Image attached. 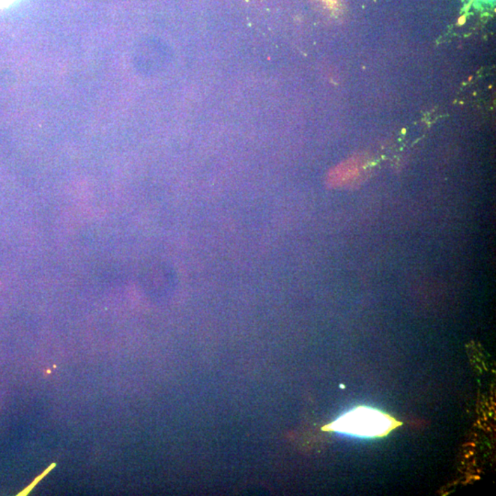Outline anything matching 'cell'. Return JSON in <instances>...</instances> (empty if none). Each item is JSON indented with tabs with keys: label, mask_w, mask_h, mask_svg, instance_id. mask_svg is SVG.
Listing matches in <instances>:
<instances>
[{
	"label": "cell",
	"mask_w": 496,
	"mask_h": 496,
	"mask_svg": "<svg viewBox=\"0 0 496 496\" xmlns=\"http://www.w3.org/2000/svg\"><path fill=\"white\" fill-rule=\"evenodd\" d=\"M17 0H0V10L8 7V6L13 4Z\"/></svg>",
	"instance_id": "7a4b0ae2"
},
{
	"label": "cell",
	"mask_w": 496,
	"mask_h": 496,
	"mask_svg": "<svg viewBox=\"0 0 496 496\" xmlns=\"http://www.w3.org/2000/svg\"><path fill=\"white\" fill-rule=\"evenodd\" d=\"M402 422L376 409L358 406L343 415L330 425L322 427L325 431L344 433L363 438H381L401 426Z\"/></svg>",
	"instance_id": "6da1fadb"
}]
</instances>
